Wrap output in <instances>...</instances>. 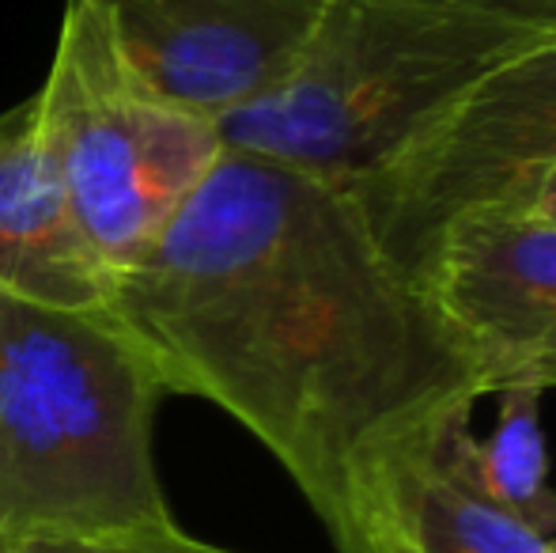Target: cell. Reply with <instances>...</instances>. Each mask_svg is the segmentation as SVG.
<instances>
[{
    "instance_id": "obj_4",
    "label": "cell",
    "mask_w": 556,
    "mask_h": 553,
    "mask_svg": "<svg viewBox=\"0 0 556 553\" xmlns=\"http://www.w3.org/2000/svg\"><path fill=\"white\" fill-rule=\"evenodd\" d=\"M35 114L76 221L114 277L160 243L224 155L213 118L132 73L96 0H68Z\"/></svg>"
},
{
    "instance_id": "obj_12",
    "label": "cell",
    "mask_w": 556,
    "mask_h": 553,
    "mask_svg": "<svg viewBox=\"0 0 556 553\" xmlns=\"http://www.w3.org/2000/svg\"><path fill=\"white\" fill-rule=\"evenodd\" d=\"M364 553H420V546L413 542V535L397 524L394 516L379 512V516L367 519L364 531Z\"/></svg>"
},
{
    "instance_id": "obj_9",
    "label": "cell",
    "mask_w": 556,
    "mask_h": 553,
    "mask_svg": "<svg viewBox=\"0 0 556 553\" xmlns=\"http://www.w3.org/2000/svg\"><path fill=\"white\" fill-rule=\"evenodd\" d=\"M500 414L489 440H469L473 481L500 504L534 527L542 539H556V489L549 486V455L542 432V399L534 384L500 387Z\"/></svg>"
},
{
    "instance_id": "obj_5",
    "label": "cell",
    "mask_w": 556,
    "mask_h": 553,
    "mask_svg": "<svg viewBox=\"0 0 556 553\" xmlns=\"http://www.w3.org/2000/svg\"><path fill=\"white\" fill-rule=\"evenodd\" d=\"M556 167V35L507 58L352 198L379 247L420 285L454 216L522 213Z\"/></svg>"
},
{
    "instance_id": "obj_13",
    "label": "cell",
    "mask_w": 556,
    "mask_h": 553,
    "mask_svg": "<svg viewBox=\"0 0 556 553\" xmlns=\"http://www.w3.org/2000/svg\"><path fill=\"white\" fill-rule=\"evenodd\" d=\"M522 213L534 216V221H542V224H556V167H549L542 175V183L534 186V193H530Z\"/></svg>"
},
{
    "instance_id": "obj_1",
    "label": "cell",
    "mask_w": 556,
    "mask_h": 553,
    "mask_svg": "<svg viewBox=\"0 0 556 553\" xmlns=\"http://www.w3.org/2000/svg\"><path fill=\"white\" fill-rule=\"evenodd\" d=\"M106 311L163 391L273 451L337 553H364L375 478L489 394L349 190L227 148Z\"/></svg>"
},
{
    "instance_id": "obj_11",
    "label": "cell",
    "mask_w": 556,
    "mask_h": 553,
    "mask_svg": "<svg viewBox=\"0 0 556 553\" xmlns=\"http://www.w3.org/2000/svg\"><path fill=\"white\" fill-rule=\"evenodd\" d=\"M420 4H443V8H466V12L504 15L530 27L556 30V0H420Z\"/></svg>"
},
{
    "instance_id": "obj_7",
    "label": "cell",
    "mask_w": 556,
    "mask_h": 553,
    "mask_svg": "<svg viewBox=\"0 0 556 553\" xmlns=\"http://www.w3.org/2000/svg\"><path fill=\"white\" fill-rule=\"evenodd\" d=\"M129 68L205 118L269 96L326 0H96Z\"/></svg>"
},
{
    "instance_id": "obj_14",
    "label": "cell",
    "mask_w": 556,
    "mask_h": 553,
    "mask_svg": "<svg viewBox=\"0 0 556 553\" xmlns=\"http://www.w3.org/2000/svg\"><path fill=\"white\" fill-rule=\"evenodd\" d=\"M545 553H556V539H549V542H545Z\"/></svg>"
},
{
    "instance_id": "obj_10",
    "label": "cell",
    "mask_w": 556,
    "mask_h": 553,
    "mask_svg": "<svg viewBox=\"0 0 556 553\" xmlns=\"http://www.w3.org/2000/svg\"><path fill=\"white\" fill-rule=\"evenodd\" d=\"M0 553H239L193 539L186 527L144 535H42V539H8Z\"/></svg>"
},
{
    "instance_id": "obj_2",
    "label": "cell",
    "mask_w": 556,
    "mask_h": 553,
    "mask_svg": "<svg viewBox=\"0 0 556 553\" xmlns=\"http://www.w3.org/2000/svg\"><path fill=\"white\" fill-rule=\"evenodd\" d=\"M163 394L106 307L0 288V542L178 527L152 443Z\"/></svg>"
},
{
    "instance_id": "obj_6",
    "label": "cell",
    "mask_w": 556,
    "mask_h": 553,
    "mask_svg": "<svg viewBox=\"0 0 556 553\" xmlns=\"http://www.w3.org/2000/svg\"><path fill=\"white\" fill-rule=\"evenodd\" d=\"M420 288L473 356L484 391L507 384L553 391L556 224L507 209L454 216L432 243Z\"/></svg>"
},
{
    "instance_id": "obj_8",
    "label": "cell",
    "mask_w": 556,
    "mask_h": 553,
    "mask_svg": "<svg viewBox=\"0 0 556 553\" xmlns=\"http://www.w3.org/2000/svg\"><path fill=\"white\" fill-rule=\"evenodd\" d=\"M0 288L68 311H99L114 292L42 140L35 99L0 114Z\"/></svg>"
},
{
    "instance_id": "obj_3",
    "label": "cell",
    "mask_w": 556,
    "mask_h": 553,
    "mask_svg": "<svg viewBox=\"0 0 556 553\" xmlns=\"http://www.w3.org/2000/svg\"><path fill=\"white\" fill-rule=\"evenodd\" d=\"M549 27L420 0H326L292 73L216 118L227 152L356 193Z\"/></svg>"
}]
</instances>
